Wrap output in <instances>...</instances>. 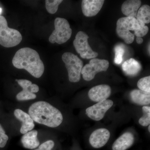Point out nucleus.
Masks as SVG:
<instances>
[{
	"label": "nucleus",
	"mask_w": 150,
	"mask_h": 150,
	"mask_svg": "<svg viewBox=\"0 0 150 150\" xmlns=\"http://www.w3.org/2000/svg\"><path fill=\"white\" fill-rule=\"evenodd\" d=\"M28 114L34 122L50 128L58 127L63 121L61 111L46 101L33 103L28 109Z\"/></svg>",
	"instance_id": "obj_1"
},
{
	"label": "nucleus",
	"mask_w": 150,
	"mask_h": 150,
	"mask_svg": "<svg viewBox=\"0 0 150 150\" xmlns=\"http://www.w3.org/2000/svg\"><path fill=\"white\" fill-rule=\"evenodd\" d=\"M14 67L20 69H25L35 78L41 77L45 67L38 53L30 48H21L14 56L12 60Z\"/></svg>",
	"instance_id": "obj_2"
},
{
	"label": "nucleus",
	"mask_w": 150,
	"mask_h": 150,
	"mask_svg": "<svg viewBox=\"0 0 150 150\" xmlns=\"http://www.w3.org/2000/svg\"><path fill=\"white\" fill-rule=\"evenodd\" d=\"M22 40L21 33L17 30L9 28L5 18L0 16V45L11 48L17 46Z\"/></svg>",
	"instance_id": "obj_3"
},
{
	"label": "nucleus",
	"mask_w": 150,
	"mask_h": 150,
	"mask_svg": "<svg viewBox=\"0 0 150 150\" xmlns=\"http://www.w3.org/2000/svg\"><path fill=\"white\" fill-rule=\"evenodd\" d=\"M140 28V25L137 18L132 17H125L120 18L116 23V33L119 37L124 40L127 44L134 42L135 35L130 30L135 31Z\"/></svg>",
	"instance_id": "obj_4"
},
{
	"label": "nucleus",
	"mask_w": 150,
	"mask_h": 150,
	"mask_svg": "<svg viewBox=\"0 0 150 150\" xmlns=\"http://www.w3.org/2000/svg\"><path fill=\"white\" fill-rule=\"evenodd\" d=\"M55 30L49 38L51 43L62 44L67 42L71 36L72 30L69 22L66 19L57 18L54 21Z\"/></svg>",
	"instance_id": "obj_5"
},
{
	"label": "nucleus",
	"mask_w": 150,
	"mask_h": 150,
	"mask_svg": "<svg viewBox=\"0 0 150 150\" xmlns=\"http://www.w3.org/2000/svg\"><path fill=\"white\" fill-rule=\"evenodd\" d=\"M62 59L68 71L69 80L73 83L79 81L81 71L83 67V62L76 55L71 53L65 52Z\"/></svg>",
	"instance_id": "obj_6"
},
{
	"label": "nucleus",
	"mask_w": 150,
	"mask_h": 150,
	"mask_svg": "<svg viewBox=\"0 0 150 150\" xmlns=\"http://www.w3.org/2000/svg\"><path fill=\"white\" fill-rule=\"evenodd\" d=\"M88 35L83 32L79 31L74 41V46L78 54L84 59H94L98 53L93 51L88 43Z\"/></svg>",
	"instance_id": "obj_7"
},
{
	"label": "nucleus",
	"mask_w": 150,
	"mask_h": 150,
	"mask_svg": "<svg viewBox=\"0 0 150 150\" xmlns=\"http://www.w3.org/2000/svg\"><path fill=\"white\" fill-rule=\"evenodd\" d=\"M109 63L105 59H92L89 64L83 67L81 74L84 80L90 81L93 79L97 73L106 71L109 67Z\"/></svg>",
	"instance_id": "obj_8"
},
{
	"label": "nucleus",
	"mask_w": 150,
	"mask_h": 150,
	"mask_svg": "<svg viewBox=\"0 0 150 150\" xmlns=\"http://www.w3.org/2000/svg\"><path fill=\"white\" fill-rule=\"evenodd\" d=\"M113 104V101L111 100H105L87 108L86 113L91 119L99 121L104 118L105 113Z\"/></svg>",
	"instance_id": "obj_9"
},
{
	"label": "nucleus",
	"mask_w": 150,
	"mask_h": 150,
	"mask_svg": "<svg viewBox=\"0 0 150 150\" xmlns=\"http://www.w3.org/2000/svg\"><path fill=\"white\" fill-rule=\"evenodd\" d=\"M110 131L104 128L97 129L93 131L90 137V144L93 147L98 149L107 144L110 139Z\"/></svg>",
	"instance_id": "obj_10"
},
{
	"label": "nucleus",
	"mask_w": 150,
	"mask_h": 150,
	"mask_svg": "<svg viewBox=\"0 0 150 150\" xmlns=\"http://www.w3.org/2000/svg\"><path fill=\"white\" fill-rule=\"evenodd\" d=\"M111 93V89L110 86L101 84L92 88L88 92V96L91 100L98 103L107 99Z\"/></svg>",
	"instance_id": "obj_11"
},
{
	"label": "nucleus",
	"mask_w": 150,
	"mask_h": 150,
	"mask_svg": "<svg viewBox=\"0 0 150 150\" xmlns=\"http://www.w3.org/2000/svg\"><path fill=\"white\" fill-rule=\"evenodd\" d=\"M104 0H83L81 8L83 13L86 17L96 15L102 8Z\"/></svg>",
	"instance_id": "obj_12"
},
{
	"label": "nucleus",
	"mask_w": 150,
	"mask_h": 150,
	"mask_svg": "<svg viewBox=\"0 0 150 150\" xmlns=\"http://www.w3.org/2000/svg\"><path fill=\"white\" fill-rule=\"evenodd\" d=\"M14 114L17 119L22 122L20 129L21 134H24L32 131L35 127L34 121L29 114L20 109H16L14 111Z\"/></svg>",
	"instance_id": "obj_13"
},
{
	"label": "nucleus",
	"mask_w": 150,
	"mask_h": 150,
	"mask_svg": "<svg viewBox=\"0 0 150 150\" xmlns=\"http://www.w3.org/2000/svg\"><path fill=\"white\" fill-rule=\"evenodd\" d=\"M134 141L133 134L131 132H126L115 140L112 145V150H127L133 145Z\"/></svg>",
	"instance_id": "obj_14"
},
{
	"label": "nucleus",
	"mask_w": 150,
	"mask_h": 150,
	"mask_svg": "<svg viewBox=\"0 0 150 150\" xmlns=\"http://www.w3.org/2000/svg\"><path fill=\"white\" fill-rule=\"evenodd\" d=\"M16 81L23 88V90L16 95V99L18 100L24 101L36 98V95L30 92V91L29 87L32 84V82L26 79H16Z\"/></svg>",
	"instance_id": "obj_15"
},
{
	"label": "nucleus",
	"mask_w": 150,
	"mask_h": 150,
	"mask_svg": "<svg viewBox=\"0 0 150 150\" xmlns=\"http://www.w3.org/2000/svg\"><path fill=\"white\" fill-rule=\"evenodd\" d=\"M142 4L140 0H128L125 1L121 6V11L127 17L137 18V12Z\"/></svg>",
	"instance_id": "obj_16"
},
{
	"label": "nucleus",
	"mask_w": 150,
	"mask_h": 150,
	"mask_svg": "<svg viewBox=\"0 0 150 150\" xmlns=\"http://www.w3.org/2000/svg\"><path fill=\"white\" fill-rule=\"evenodd\" d=\"M38 132L36 130L27 132L22 137L21 142L24 148L29 149H33L38 147L40 144L38 138Z\"/></svg>",
	"instance_id": "obj_17"
},
{
	"label": "nucleus",
	"mask_w": 150,
	"mask_h": 150,
	"mask_svg": "<svg viewBox=\"0 0 150 150\" xmlns=\"http://www.w3.org/2000/svg\"><path fill=\"white\" fill-rule=\"evenodd\" d=\"M131 100L139 105H148L150 103V93L134 89L130 93Z\"/></svg>",
	"instance_id": "obj_18"
},
{
	"label": "nucleus",
	"mask_w": 150,
	"mask_h": 150,
	"mask_svg": "<svg viewBox=\"0 0 150 150\" xmlns=\"http://www.w3.org/2000/svg\"><path fill=\"white\" fill-rule=\"evenodd\" d=\"M122 67L124 73L130 76L137 74L142 69L141 64L133 58L126 60L123 63Z\"/></svg>",
	"instance_id": "obj_19"
},
{
	"label": "nucleus",
	"mask_w": 150,
	"mask_h": 150,
	"mask_svg": "<svg viewBox=\"0 0 150 150\" xmlns=\"http://www.w3.org/2000/svg\"><path fill=\"white\" fill-rule=\"evenodd\" d=\"M137 19L138 21L145 24L150 22V7L147 5H144L139 8L137 12Z\"/></svg>",
	"instance_id": "obj_20"
},
{
	"label": "nucleus",
	"mask_w": 150,
	"mask_h": 150,
	"mask_svg": "<svg viewBox=\"0 0 150 150\" xmlns=\"http://www.w3.org/2000/svg\"><path fill=\"white\" fill-rule=\"evenodd\" d=\"M143 115L140 118L139 123L141 126H149L150 123V107L144 106L142 107Z\"/></svg>",
	"instance_id": "obj_21"
},
{
	"label": "nucleus",
	"mask_w": 150,
	"mask_h": 150,
	"mask_svg": "<svg viewBox=\"0 0 150 150\" xmlns=\"http://www.w3.org/2000/svg\"><path fill=\"white\" fill-rule=\"evenodd\" d=\"M63 1L62 0H46L45 3L47 11L50 14L56 13L58 11L59 5Z\"/></svg>",
	"instance_id": "obj_22"
},
{
	"label": "nucleus",
	"mask_w": 150,
	"mask_h": 150,
	"mask_svg": "<svg viewBox=\"0 0 150 150\" xmlns=\"http://www.w3.org/2000/svg\"><path fill=\"white\" fill-rule=\"evenodd\" d=\"M115 58L114 62L116 64H120L123 60V56L125 53V49L124 47L121 45L115 46Z\"/></svg>",
	"instance_id": "obj_23"
},
{
	"label": "nucleus",
	"mask_w": 150,
	"mask_h": 150,
	"mask_svg": "<svg viewBox=\"0 0 150 150\" xmlns=\"http://www.w3.org/2000/svg\"><path fill=\"white\" fill-rule=\"evenodd\" d=\"M137 86L142 91L150 93V76L140 79L138 81Z\"/></svg>",
	"instance_id": "obj_24"
},
{
	"label": "nucleus",
	"mask_w": 150,
	"mask_h": 150,
	"mask_svg": "<svg viewBox=\"0 0 150 150\" xmlns=\"http://www.w3.org/2000/svg\"><path fill=\"white\" fill-rule=\"evenodd\" d=\"M138 22L139 23L140 28L139 29L136 30L134 31V35H136L137 37H142L147 34L149 32V28L147 26L145 25V23H144L139 21Z\"/></svg>",
	"instance_id": "obj_25"
},
{
	"label": "nucleus",
	"mask_w": 150,
	"mask_h": 150,
	"mask_svg": "<svg viewBox=\"0 0 150 150\" xmlns=\"http://www.w3.org/2000/svg\"><path fill=\"white\" fill-rule=\"evenodd\" d=\"M8 140V136L6 134L4 129L0 123V148L4 147Z\"/></svg>",
	"instance_id": "obj_26"
},
{
	"label": "nucleus",
	"mask_w": 150,
	"mask_h": 150,
	"mask_svg": "<svg viewBox=\"0 0 150 150\" xmlns=\"http://www.w3.org/2000/svg\"><path fill=\"white\" fill-rule=\"evenodd\" d=\"M55 143L52 140H48L39 146L38 149L34 150H51L54 148Z\"/></svg>",
	"instance_id": "obj_27"
},
{
	"label": "nucleus",
	"mask_w": 150,
	"mask_h": 150,
	"mask_svg": "<svg viewBox=\"0 0 150 150\" xmlns=\"http://www.w3.org/2000/svg\"><path fill=\"white\" fill-rule=\"evenodd\" d=\"M30 91L32 93H37L39 90V87L35 84H32L29 87Z\"/></svg>",
	"instance_id": "obj_28"
},
{
	"label": "nucleus",
	"mask_w": 150,
	"mask_h": 150,
	"mask_svg": "<svg viewBox=\"0 0 150 150\" xmlns=\"http://www.w3.org/2000/svg\"><path fill=\"white\" fill-rule=\"evenodd\" d=\"M137 42L138 44H142L143 42V38H142V37H137Z\"/></svg>",
	"instance_id": "obj_29"
},
{
	"label": "nucleus",
	"mask_w": 150,
	"mask_h": 150,
	"mask_svg": "<svg viewBox=\"0 0 150 150\" xmlns=\"http://www.w3.org/2000/svg\"><path fill=\"white\" fill-rule=\"evenodd\" d=\"M148 131L149 132H150V125H149V127H148Z\"/></svg>",
	"instance_id": "obj_30"
},
{
	"label": "nucleus",
	"mask_w": 150,
	"mask_h": 150,
	"mask_svg": "<svg viewBox=\"0 0 150 150\" xmlns=\"http://www.w3.org/2000/svg\"><path fill=\"white\" fill-rule=\"evenodd\" d=\"M2 13V9L1 8H0V14H1V13Z\"/></svg>",
	"instance_id": "obj_31"
}]
</instances>
